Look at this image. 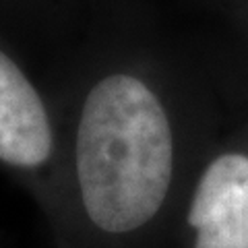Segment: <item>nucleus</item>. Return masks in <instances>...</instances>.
<instances>
[{
	"label": "nucleus",
	"mask_w": 248,
	"mask_h": 248,
	"mask_svg": "<svg viewBox=\"0 0 248 248\" xmlns=\"http://www.w3.org/2000/svg\"><path fill=\"white\" fill-rule=\"evenodd\" d=\"M108 6L110 0H0V27L6 33H71Z\"/></svg>",
	"instance_id": "4"
},
{
	"label": "nucleus",
	"mask_w": 248,
	"mask_h": 248,
	"mask_svg": "<svg viewBox=\"0 0 248 248\" xmlns=\"http://www.w3.org/2000/svg\"><path fill=\"white\" fill-rule=\"evenodd\" d=\"M56 149L48 104L0 27V164L35 172L50 164Z\"/></svg>",
	"instance_id": "2"
},
{
	"label": "nucleus",
	"mask_w": 248,
	"mask_h": 248,
	"mask_svg": "<svg viewBox=\"0 0 248 248\" xmlns=\"http://www.w3.org/2000/svg\"><path fill=\"white\" fill-rule=\"evenodd\" d=\"M236 6V15L242 19L244 25H248V0H232Z\"/></svg>",
	"instance_id": "5"
},
{
	"label": "nucleus",
	"mask_w": 248,
	"mask_h": 248,
	"mask_svg": "<svg viewBox=\"0 0 248 248\" xmlns=\"http://www.w3.org/2000/svg\"><path fill=\"white\" fill-rule=\"evenodd\" d=\"M178 133L172 104L141 48H120L79 97L73 168L95 228L128 234L151 221L174 182Z\"/></svg>",
	"instance_id": "1"
},
{
	"label": "nucleus",
	"mask_w": 248,
	"mask_h": 248,
	"mask_svg": "<svg viewBox=\"0 0 248 248\" xmlns=\"http://www.w3.org/2000/svg\"><path fill=\"white\" fill-rule=\"evenodd\" d=\"M195 248H248V153L221 151L199 176L188 207Z\"/></svg>",
	"instance_id": "3"
}]
</instances>
